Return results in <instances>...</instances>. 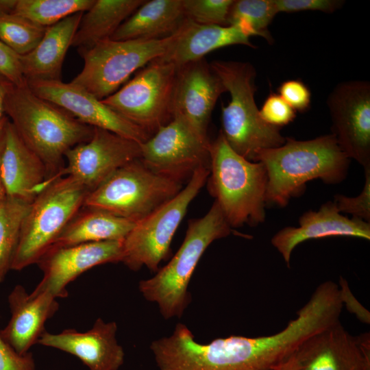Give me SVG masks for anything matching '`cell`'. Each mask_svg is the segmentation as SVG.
<instances>
[{
    "label": "cell",
    "mask_w": 370,
    "mask_h": 370,
    "mask_svg": "<svg viewBox=\"0 0 370 370\" xmlns=\"http://www.w3.org/2000/svg\"><path fill=\"white\" fill-rule=\"evenodd\" d=\"M4 110L23 141L45 164L47 180L63 168L66 153L88 141L93 134L94 127L36 95L27 82L12 86Z\"/></svg>",
    "instance_id": "obj_3"
},
{
    "label": "cell",
    "mask_w": 370,
    "mask_h": 370,
    "mask_svg": "<svg viewBox=\"0 0 370 370\" xmlns=\"http://www.w3.org/2000/svg\"><path fill=\"white\" fill-rule=\"evenodd\" d=\"M140 157V143L110 131L94 127L91 138L69 149L64 156L66 166L46 184L69 176L89 193L119 169Z\"/></svg>",
    "instance_id": "obj_13"
},
{
    "label": "cell",
    "mask_w": 370,
    "mask_h": 370,
    "mask_svg": "<svg viewBox=\"0 0 370 370\" xmlns=\"http://www.w3.org/2000/svg\"><path fill=\"white\" fill-rule=\"evenodd\" d=\"M226 89L204 58L177 66L172 101L173 117L178 116L202 138L209 140L212 110Z\"/></svg>",
    "instance_id": "obj_17"
},
{
    "label": "cell",
    "mask_w": 370,
    "mask_h": 370,
    "mask_svg": "<svg viewBox=\"0 0 370 370\" xmlns=\"http://www.w3.org/2000/svg\"><path fill=\"white\" fill-rule=\"evenodd\" d=\"M0 370H36L33 355L18 354L0 336Z\"/></svg>",
    "instance_id": "obj_38"
},
{
    "label": "cell",
    "mask_w": 370,
    "mask_h": 370,
    "mask_svg": "<svg viewBox=\"0 0 370 370\" xmlns=\"http://www.w3.org/2000/svg\"><path fill=\"white\" fill-rule=\"evenodd\" d=\"M47 28L13 12L0 16V40L18 56L32 51Z\"/></svg>",
    "instance_id": "obj_30"
},
{
    "label": "cell",
    "mask_w": 370,
    "mask_h": 370,
    "mask_svg": "<svg viewBox=\"0 0 370 370\" xmlns=\"http://www.w3.org/2000/svg\"><path fill=\"white\" fill-rule=\"evenodd\" d=\"M330 324L325 309L308 302L280 332L268 336H230L203 344L186 325L153 341L151 350L160 370H274L291 357L310 336Z\"/></svg>",
    "instance_id": "obj_1"
},
{
    "label": "cell",
    "mask_w": 370,
    "mask_h": 370,
    "mask_svg": "<svg viewBox=\"0 0 370 370\" xmlns=\"http://www.w3.org/2000/svg\"><path fill=\"white\" fill-rule=\"evenodd\" d=\"M278 95L295 111L305 112L310 106L311 93L301 80L289 79L281 84Z\"/></svg>",
    "instance_id": "obj_35"
},
{
    "label": "cell",
    "mask_w": 370,
    "mask_h": 370,
    "mask_svg": "<svg viewBox=\"0 0 370 370\" xmlns=\"http://www.w3.org/2000/svg\"><path fill=\"white\" fill-rule=\"evenodd\" d=\"M8 119V117L5 116L0 120V133L1 132Z\"/></svg>",
    "instance_id": "obj_44"
},
{
    "label": "cell",
    "mask_w": 370,
    "mask_h": 370,
    "mask_svg": "<svg viewBox=\"0 0 370 370\" xmlns=\"http://www.w3.org/2000/svg\"><path fill=\"white\" fill-rule=\"evenodd\" d=\"M210 144L174 116L140 144V160L155 173L183 182L197 169L210 167Z\"/></svg>",
    "instance_id": "obj_12"
},
{
    "label": "cell",
    "mask_w": 370,
    "mask_h": 370,
    "mask_svg": "<svg viewBox=\"0 0 370 370\" xmlns=\"http://www.w3.org/2000/svg\"><path fill=\"white\" fill-rule=\"evenodd\" d=\"M253 36L254 33L242 24L203 25L186 18L172 36L165 52L153 60L179 66L204 58L207 53L230 45L255 48L249 40Z\"/></svg>",
    "instance_id": "obj_20"
},
{
    "label": "cell",
    "mask_w": 370,
    "mask_h": 370,
    "mask_svg": "<svg viewBox=\"0 0 370 370\" xmlns=\"http://www.w3.org/2000/svg\"><path fill=\"white\" fill-rule=\"evenodd\" d=\"M31 201L7 196L0 204V283L11 270L21 225Z\"/></svg>",
    "instance_id": "obj_28"
},
{
    "label": "cell",
    "mask_w": 370,
    "mask_h": 370,
    "mask_svg": "<svg viewBox=\"0 0 370 370\" xmlns=\"http://www.w3.org/2000/svg\"><path fill=\"white\" fill-rule=\"evenodd\" d=\"M338 0H274L278 12H294L313 10L331 13L343 4Z\"/></svg>",
    "instance_id": "obj_36"
},
{
    "label": "cell",
    "mask_w": 370,
    "mask_h": 370,
    "mask_svg": "<svg viewBox=\"0 0 370 370\" xmlns=\"http://www.w3.org/2000/svg\"><path fill=\"white\" fill-rule=\"evenodd\" d=\"M182 189V182L155 173L140 158L123 166L90 191L83 207L137 223Z\"/></svg>",
    "instance_id": "obj_8"
},
{
    "label": "cell",
    "mask_w": 370,
    "mask_h": 370,
    "mask_svg": "<svg viewBox=\"0 0 370 370\" xmlns=\"http://www.w3.org/2000/svg\"><path fill=\"white\" fill-rule=\"evenodd\" d=\"M8 301L11 317L0 330L1 338L20 354L29 352L45 332V324L59 308L57 299L47 291L30 294L21 284L10 293Z\"/></svg>",
    "instance_id": "obj_21"
},
{
    "label": "cell",
    "mask_w": 370,
    "mask_h": 370,
    "mask_svg": "<svg viewBox=\"0 0 370 370\" xmlns=\"http://www.w3.org/2000/svg\"><path fill=\"white\" fill-rule=\"evenodd\" d=\"M177 66L152 60L102 101L150 136L173 119Z\"/></svg>",
    "instance_id": "obj_11"
},
{
    "label": "cell",
    "mask_w": 370,
    "mask_h": 370,
    "mask_svg": "<svg viewBox=\"0 0 370 370\" xmlns=\"http://www.w3.org/2000/svg\"><path fill=\"white\" fill-rule=\"evenodd\" d=\"M172 36L158 40H104L79 53L84 66L71 82L103 100L136 70L161 56Z\"/></svg>",
    "instance_id": "obj_10"
},
{
    "label": "cell",
    "mask_w": 370,
    "mask_h": 370,
    "mask_svg": "<svg viewBox=\"0 0 370 370\" xmlns=\"http://www.w3.org/2000/svg\"><path fill=\"white\" fill-rule=\"evenodd\" d=\"M83 12L69 16L47 27L38 45L29 53L20 56L26 80H60L67 50L71 46Z\"/></svg>",
    "instance_id": "obj_24"
},
{
    "label": "cell",
    "mask_w": 370,
    "mask_h": 370,
    "mask_svg": "<svg viewBox=\"0 0 370 370\" xmlns=\"http://www.w3.org/2000/svg\"><path fill=\"white\" fill-rule=\"evenodd\" d=\"M144 0H95L83 12L71 47L79 53L110 38L119 26L143 3Z\"/></svg>",
    "instance_id": "obj_26"
},
{
    "label": "cell",
    "mask_w": 370,
    "mask_h": 370,
    "mask_svg": "<svg viewBox=\"0 0 370 370\" xmlns=\"http://www.w3.org/2000/svg\"><path fill=\"white\" fill-rule=\"evenodd\" d=\"M365 183L362 192L355 197L336 195L334 201L339 212L351 214L366 222L370 221V168L365 169Z\"/></svg>",
    "instance_id": "obj_33"
},
{
    "label": "cell",
    "mask_w": 370,
    "mask_h": 370,
    "mask_svg": "<svg viewBox=\"0 0 370 370\" xmlns=\"http://www.w3.org/2000/svg\"><path fill=\"white\" fill-rule=\"evenodd\" d=\"M135 224L130 220L102 210L82 207L66 225L51 248L107 241H123Z\"/></svg>",
    "instance_id": "obj_27"
},
{
    "label": "cell",
    "mask_w": 370,
    "mask_h": 370,
    "mask_svg": "<svg viewBox=\"0 0 370 370\" xmlns=\"http://www.w3.org/2000/svg\"><path fill=\"white\" fill-rule=\"evenodd\" d=\"M274 370H298V365L294 355L277 367Z\"/></svg>",
    "instance_id": "obj_43"
},
{
    "label": "cell",
    "mask_w": 370,
    "mask_h": 370,
    "mask_svg": "<svg viewBox=\"0 0 370 370\" xmlns=\"http://www.w3.org/2000/svg\"><path fill=\"white\" fill-rule=\"evenodd\" d=\"M117 325L98 318L89 330L66 329L57 334L45 332L38 343L78 358L88 370H118L125 353L116 338Z\"/></svg>",
    "instance_id": "obj_19"
},
{
    "label": "cell",
    "mask_w": 370,
    "mask_h": 370,
    "mask_svg": "<svg viewBox=\"0 0 370 370\" xmlns=\"http://www.w3.org/2000/svg\"><path fill=\"white\" fill-rule=\"evenodd\" d=\"M0 75L6 77L14 86H21L27 82L23 73L20 56L1 40Z\"/></svg>",
    "instance_id": "obj_37"
},
{
    "label": "cell",
    "mask_w": 370,
    "mask_h": 370,
    "mask_svg": "<svg viewBox=\"0 0 370 370\" xmlns=\"http://www.w3.org/2000/svg\"><path fill=\"white\" fill-rule=\"evenodd\" d=\"M17 0H0V16L12 13Z\"/></svg>",
    "instance_id": "obj_42"
},
{
    "label": "cell",
    "mask_w": 370,
    "mask_h": 370,
    "mask_svg": "<svg viewBox=\"0 0 370 370\" xmlns=\"http://www.w3.org/2000/svg\"><path fill=\"white\" fill-rule=\"evenodd\" d=\"M186 19L182 0L145 1L119 26L110 39L165 38L176 33Z\"/></svg>",
    "instance_id": "obj_25"
},
{
    "label": "cell",
    "mask_w": 370,
    "mask_h": 370,
    "mask_svg": "<svg viewBox=\"0 0 370 370\" xmlns=\"http://www.w3.org/2000/svg\"><path fill=\"white\" fill-rule=\"evenodd\" d=\"M213 71L230 95L221 108L222 132L229 146L238 155L254 162L256 153L282 146L286 141L280 128L266 123L260 116L254 95L256 71L247 62L214 60Z\"/></svg>",
    "instance_id": "obj_6"
},
{
    "label": "cell",
    "mask_w": 370,
    "mask_h": 370,
    "mask_svg": "<svg viewBox=\"0 0 370 370\" xmlns=\"http://www.w3.org/2000/svg\"><path fill=\"white\" fill-rule=\"evenodd\" d=\"M209 173L208 167L195 170L178 194L136 223L123 240L122 262L133 271L143 266L153 272L159 269L188 206L207 182Z\"/></svg>",
    "instance_id": "obj_9"
},
{
    "label": "cell",
    "mask_w": 370,
    "mask_h": 370,
    "mask_svg": "<svg viewBox=\"0 0 370 370\" xmlns=\"http://www.w3.org/2000/svg\"><path fill=\"white\" fill-rule=\"evenodd\" d=\"M231 228L214 201L204 217L188 221L184 241L169 263L140 282V293L158 306L164 319L182 317L190 301L188 286L200 258L213 241L230 235Z\"/></svg>",
    "instance_id": "obj_5"
},
{
    "label": "cell",
    "mask_w": 370,
    "mask_h": 370,
    "mask_svg": "<svg viewBox=\"0 0 370 370\" xmlns=\"http://www.w3.org/2000/svg\"><path fill=\"white\" fill-rule=\"evenodd\" d=\"M3 134L0 171L7 195L32 201L48 179L47 167L23 141L9 119Z\"/></svg>",
    "instance_id": "obj_23"
},
{
    "label": "cell",
    "mask_w": 370,
    "mask_h": 370,
    "mask_svg": "<svg viewBox=\"0 0 370 370\" xmlns=\"http://www.w3.org/2000/svg\"><path fill=\"white\" fill-rule=\"evenodd\" d=\"M95 0H17L13 13L43 26H51L65 18L87 11Z\"/></svg>",
    "instance_id": "obj_29"
},
{
    "label": "cell",
    "mask_w": 370,
    "mask_h": 370,
    "mask_svg": "<svg viewBox=\"0 0 370 370\" xmlns=\"http://www.w3.org/2000/svg\"><path fill=\"white\" fill-rule=\"evenodd\" d=\"M233 0H182L187 18L203 25H227Z\"/></svg>",
    "instance_id": "obj_32"
},
{
    "label": "cell",
    "mask_w": 370,
    "mask_h": 370,
    "mask_svg": "<svg viewBox=\"0 0 370 370\" xmlns=\"http://www.w3.org/2000/svg\"><path fill=\"white\" fill-rule=\"evenodd\" d=\"M327 105L332 135L343 152L364 169L370 168V84L343 82L330 93Z\"/></svg>",
    "instance_id": "obj_14"
},
{
    "label": "cell",
    "mask_w": 370,
    "mask_h": 370,
    "mask_svg": "<svg viewBox=\"0 0 370 370\" xmlns=\"http://www.w3.org/2000/svg\"><path fill=\"white\" fill-rule=\"evenodd\" d=\"M259 114L266 123L280 128L295 119L296 112L278 94L271 92L259 110Z\"/></svg>",
    "instance_id": "obj_34"
},
{
    "label": "cell",
    "mask_w": 370,
    "mask_h": 370,
    "mask_svg": "<svg viewBox=\"0 0 370 370\" xmlns=\"http://www.w3.org/2000/svg\"><path fill=\"white\" fill-rule=\"evenodd\" d=\"M3 144H4V134H3V128L0 133V161H1V153L3 148ZM7 193L6 190L3 182V179L1 174L0 171V204L7 197Z\"/></svg>",
    "instance_id": "obj_41"
},
{
    "label": "cell",
    "mask_w": 370,
    "mask_h": 370,
    "mask_svg": "<svg viewBox=\"0 0 370 370\" xmlns=\"http://www.w3.org/2000/svg\"><path fill=\"white\" fill-rule=\"evenodd\" d=\"M254 162H261L267 171L266 204L279 207L301 193L308 181L341 182L349 166V158L332 134L308 140L286 138L280 147L259 151Z\"/></svg>",
    "instance_id": "obj_2"
},
{
    "label": "cell",
    "mask_w": 370,
    "mask_h": 370,
    "mask_svg": "<svg viewBox=\"0 0 370 370\" xmlns=\"http://www.w3.org/2000/svg\"><path fill=\"white\" fill-rule=\"evenodd\" d=\"M298 370H370V336L349 334L340 321L308 338L293 354Z\"/></svg>",
    "instance_id": "obj_16"
},
{
    "label": "cell",
    "mask_w": 370,
    "mask_h": 370,
    "mask_svg": "<svg viewBox=\"0 0 370 370\" xmlns=\"http://www.w3.org/2000/svg\"><path fill=\"white\" fill-rule=\"evenodd\" d=\"M278 14L274 0L234 1L227 17V25L242 24L256 36H262L268 42L272 37L267 30Z\"/></svg>",
    "instance_id": "obj_31"
},
{
    "label": "cell",
    "mask_w": 370,
    "mask_h": 370,
    "mask_svg": "<svg viewBox=\"0 0 370 370\" xmlns=\"http://www.w3.org/2000/svg\"><path fill=\"white\" fill-rule=\"evenodd\" d=\"M338 288L342 304H345L347 310L354 313L362 322L369 323V312L358 301L351 292L346 280L343 278L339 280Z\"/></svg>",
    "instance_id": "obj_39"
},
{
    "label": "cell",
    "mask_w": 370,
    "mask_h": 370,
    "mask_svg": "<svg viewBox=\"0 0 370 370\" xmlns=\"http://www.w3.org/2000/svg\"><path fill=\"white\" fill-rule=\"evenodd\" d=\"M123 241H107L49 249L37 264L43 277L34 291L66 297L67 285L99 264L121 262Z\"/></svg>",
    "instance_id": "obj_18"
},
{
    "label": "cell",
    "mask_w": 370,
    "mask_h": 370,
    "mask_svg": "<svg viewBox=\"0 0 370 370\" xmlns=\"http://www.w3.org/2000/svg\"><path fill=\"white\" fill-rule=\"evenodd\" d=\"M88 193L69 176L51 181L38 192L23 219L11 270L37 263L82 209Z\"/></svg>",
    "instance_id": "obj_7"
},
{
    "label": "cell",
    "mask_w": 370,
    "mask_h": 370,
    "mask_svg": "<svg viewBox=\"0 0 370 370\" xmlns=\"http://www.w3.org/2000/svg\"><path fill=\"white\" fill-rule=\"evenodd\" d=\"M209 152L208 188L231 227L263 223L267 186L264 166L236 153L221 131L210 142Z\"/></svg>",
    "instance_id": "obj_4"
},
{
    "label": "cell",
    "mask_w": 370,
    "mask_h": 370,
    "mask_svg": "<svg viewBox=\"0 0 370 370\" xmlns=\"http://www.w3.org/2000/svg\"><path fill=\"white\" fill-rule=\"evenodd\" d=\"M299 225L297 227L280 230L271 239L273 246L281 254L288 267L293 249L306 241L335 236L370 240V223L341 214L334 201L326 202L317 211L303 214Z\"/></svg>",
    "instance_id": "obj_22"
},
{
    "label": "cell",
    "mask_w": 370,
    "mask_h": 370,
    "mask_svg": "<svg viewBox=\"0 0 370 370\" xmlns=\"http://www.w3.org/2000/svg\"><path fill=\"white\" fill-rule=\"evenodd\" d=\"M31 90L60 107L80 122L132 139L138 143L151 136L133 124L102 100L71 82L60 80H27Z\"/></svg>",
    "instance_id": "obj_15"
},
{
    "label": "cell",
    "mask_w": 370,
    "mask_h": 370,
    "mask_svg": "<svg viewBox=\"0 0 370 370\" xmlns=\"http://www.w3.org/2000/svg\"><path fill=\"white\" fill-rule=\"evenodd\" d=\"M13 85L6 77L0 75V120L5 116V101Z\"/></svg>",
    "instance_id": "obj_40"
}]
</instances>
